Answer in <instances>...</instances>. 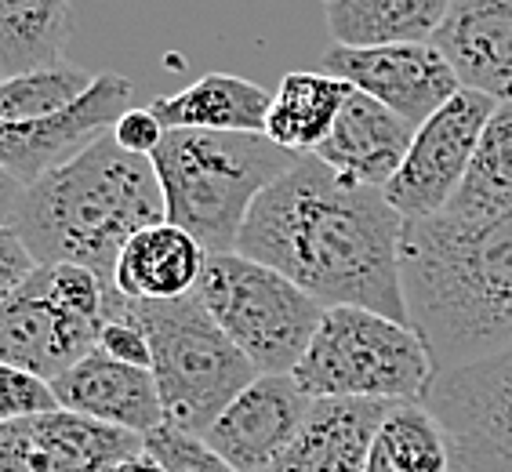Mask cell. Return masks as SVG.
Listing matches in <instances>:
<instances>
[{"mask_svg": "<svg viewBox=\"0 0 512 472\" xmlns=\"http://www.w3.org/2000/svg\"><path fill=\"white\" fill-rule=\"evenodd\" d=\"M269 95L262 84L233 73H207L189 88L149 102L168 131L200 128V131H266Z\"/></svg>", "mask_w": 512, "mask_h": 472, "instance_id": "obj_20", "label": "cell"}, {"mask_svg": "<svg viewBox=\"0 0 512 472\" xmlns=\"http://www.w3.org/2000/svg\"><path fill=\"white\" fill-rule=\"evenodd\" d=\"M37 255H33L26 240L11 226H0V298L11 295L19 284H26L37 273Z\"/></svg>", "mask_w": 512, "mask_h": 472, "instance_id": "obj_30", "label": "cell"}, {"mask_svg": "<svg viewBox=\"0 0 512 472\" xmlns=\"http://www.w3.org/2000/svg\"><path fill=\"white\" fill-rule=\"evenodd\" d=\"M164 135H168V128L160 124V117L149 106L146 109L131 106L128 113L113 124V138H117L120 146L131 149V153H146V157H153V149L164 142Z\"/></svg>", "mask_w": 512, "mask_h": 472, "instance_id": "obj_29", "label": "cell"}, {"mask_svg": "<svg viewBox=\"0 0 512 472\" xmlns=\"http://www.w3.org/2000/svg\"><path fill=\"white\" fill-rule=\"evenodd\" d=\"M197 295L258 374L295 371L327 313L306 287L244 251L207 255Z\"/></svg>", "mask_w": 512, "mask_h": 472, "instance_id": "obj_7", "label": "cell"}, {"mask_svg": "<svg viewBox=\"0 0 512 472\" xmlns=\"http://www.w3.org/2000/svg\"><path fill=\"white\" fill-rule=\"evenodd\" d=\"M291 374L313 400H422L436 367L429 345L404 320L364 305H327Z\"/></svg>", "mask_w": 512, "mask_h": 472, "instance_id": "obj_6", "label": "cell"}, {"mask_svg": "<svg viewBox=\"0 0 512 472\" xmlns=\"http://www.w3.org/2000/svg\"><path fill=\"white\" fill-rule=\"evenodd\" d=\"M55 393L69 411L120 425V429H131L138 436L157 433L160 425L168 422L157 374L149 367L124 364L102 349H91L80 364H73L62 378H55Z\"/></svg>", "mask_w": 512, "mask_h": 472, "instance_id": "obj_15", "label": "cell"}, {"mask_svg": "<svg viewBox=\"0 0 512 472\" xmlns=\"http://www.w3.org/2000/svg\"><path fill=\"white\" fill-rule=\"evenodd\" d=\"M207 251L189 229L153 222L138 229L117 258L113 287L128 298H182L193 295L204 276Z\"/></svg>", "mask_w": 512, "mask_h": 472, "instance_id": "obj_19", "label": "cell"}, {"mask_svg": "<svg viewBox=\"0 0 512 472\" xmlns=\"http://www.w3.org/2000/svg\"><path fill=\"white\" fill-rule=\"evenodd\" d=\"M146 451L157 454V462L168 472H237L204 436L186 433L168 422L146 436Z\"/></svg>", "mask_w": 512, "mask_h": 472, "instance_id": "obj_27", "label": "cell"}, {"mask_svg": "<svg viewBox=\"0 0 512 472\" xmlns=\"http://www.w3.org/2000/svg\"><path fill=\"white\" fill-rule=\"evenodd\" d=\"M327 73L349 80L353 88L375 95L382 106L422 128L436 109L465 88L458 69L433 40L425 44H378V48H349L335 44L324 59Z\"/></svg>", "mask_w": 512, "mask_h": 472, "instance_id": "obj_12", "label": "cell"}, {"mask_svg": "<svg viewBox=\"0 0 512 472\" xmlns=\"http://www.w3.org/2000/svg\"><path fill=\"white\" fill-rule=\"evenodd\" d=\"M91 84H95V73L69 66L66 59L55 66L19 73V77H4V84H0V124L59 113V109L73 106L80 95H88Z\"/></svg>", "mask_w": 512, "mask_h": 472, "instance_id": "obj_26", "label": "cell"}, {"mask_svg": "<svg viewBox=\"0 0 512 472\" xmlns=\"http://www.w3.org/2000/svg\"><path fill=\"white\" fill-rule=\"evenodd\" d=\"M353 95V84L335 73H316V69H298L287 73L269 102L266 135L276 146L291 149L298 157L316 153V146L331 135L345 99Z\"/></svg>", "mask_w": 512, "mask_h": 472, "instance_id": "obj_21", "label": "cell"}, {"mask_svg": "<svg viewBox=\"0 0 512 472\" xmlns=\"http://www.w3.org/2000/svg\"><path fill=\"white\" fill-rule=\"evenodd\" d=\"M298 153L276 146L266 131L175 128L153 149L168 222L189 229L215 251H237L255 200L284 175Z\"/></svg>", "mask_w": 512, "mask_h": 472, "instance_id": "obj_4", "label": "cell"}, {"mask_svg": "<svg viewBox=\"0 0 512 472\" xmlns=\"http://www.w3.org/2000/svg\"><path fill=\"white\" fill-rule=\"evenodd\" d=\"M309 407L313 396L295 382V374H258L218 414L204 440L237 472H266L291 447Z\"/></svg>", "mask_w": 512, "mask_h": 472, "instance_id": "obj_14", "label": "cell"}, {"mask_svg": "<svg viewBox=\"0 0 512 472\" xmlns=\"http://www.w3.org/2000/svg\"><path fill=\"white\" fill-rule=\"evenodd\" d=\"M404 298L436 374L512 345V211L407 222Z\"/></svg>", "mask_w": 512, "mask_h": 472, "instance_id": "obj_2", "label": "cell"}, {"mask_svg": "<svg viewBox=\"0 0 512 472\" xmlns=\"http://www.w3.org/2000/svg\"><path fill=\"white\" fill-rule=\"evenodd\" d=\"M433 44L465 88L498 102L512 99V0H454Z\"/></svg>", "mask_w": 512, "mask_h": 472, "instance_id": "obj_18", "label": "cell"}, {"mask_svg": "<svg viewBox=\"0 0 512 472\" xmlns=\"http://www.w3.org/2000/svg\"><path fill=\"white\" fill-rule=\"evenodd\" d=\"M324 4H331V0H324Z\"/></svg>", "mask_w": 512, "mask_h": 472, "instance_id": "obj_32", "label": "cell"}, {"mask_svg": "<svg viewBox=\"0 0 512 472\" xmlns=\"http://www.w3.org/2000/svg\"><path fill=\"white\" fill-rule=\"evenodd\" d=\"M131 313L149 335L168 425L204 436L255 382L258 367L222 331L197 291L182 298H131Z\"/></svg>", "mask_w": 512, "mask_h": 472, "instance_id": "obj_5", "label": "cell"}, {"mask_svg": "<svg viewBox=\"0 0 512 472\" xmlns=\"http://www.w3.org/2000/svg\"><path fill=\"white\" fill-rule=\"evenodd\" d=\"M69 37H73V0H0L4 77L62 62Z\"/></svg>", "mask_w": 512, "mask_h": 472, "instance_id": "obj_24", "label": "cell"}, {"mask_svg": "<svg viewBox=\"0 0 512 472\" xmlns=\"http://www.w3.org/2000/svg\"><path fill=\"white\" fill-rule=\"evenodd\" d=\"M109 295L95 269L73 262H40L37 273L0 298V360L44 378H62L91 349H99Z\"/></svg>", "mask_w": 512, "mask_h": 472, "instance_id": "obj_8", "label": "cell"}, {"mask_svg": "<svg viewBox=\"0 0 512 472\" xmlns=\"http://www.w3.org/2000/svg\"><path fill=\"white\" fill-rule=\"evenodd\" d=\"M414 131L418 128L407 117L382 106L375 95L353 88L331 135L316 146L313 157H320L327 168H335L349 182L385 189L407 160Z\"/></svg>", "mask_w": 512, "mask_h": 472, "instance_id": "obj_16", "label": "cell"}, {"mask_svg": "<svg viewBox=\"0 0 512 472\" xmlns=\"http://www.w3.org/2000/svg\"><path fill=\"white\" fill-rule=\"evenodd\" d=\"M364 472H465V465L433 407L396 400L378 425Z\"/></svg>", "mask_w": 512, "mask_h": 472, "instance_id": "obj_22", "label": "cell"}, {"mask_svg": "<svg viewBox=\"0 0 512 472\" xmlns=\"http://www.w3.org/2000/svg\"><path fill=\"white\" fill-rule=\"evenodd\" d=\"M422 400L447 425L465 472H512V345L440 371Z\"/></svg>", "mask_w": 512, "mask_h": 472, "instance_id": "obj_9", "label": "cell"}, {"mask_svg": "<svg viewBox=\"0 0 512 472\" xmlns=\"http://www.w3.org/2000/svg\"><path fill=\"white\" fill-rule=\"evenodd\" d=\"M502 211H512V99L494 106L462 186L440 215L480 222Z\"/></svg>", "mask_w": 512, "mask_h": 472, "instance_id": "obj_25", "label": "cell"}, {"mask_svg": "<svg viewBox=\"0 0 512 472\" xmlns=\"http://www.w3.org/2000/svg\"><path fill=\"white\" fill-rule=\"evenodd\" d=\"M494 106H498V99H491V95L462 88L447 106L436 109L433 117L414 131L407 160L400 164L393 182L385 186L389 204L407 222L433 218L451 204Z\"/></svg>", "mask_w": 512, "mask_h": 472, "instance_id": "obj_10", "label": "cell"}, {"mask_svg": "<svg viewBox=\"0 0 512 472\" xmlns=\"http://www.w3.org/2000/svg\"><path fill=\"white\" fill-rule=\"evenodd\" d=\"M138 451L146 436L69 407L0 422V472H109Z\"/></svg>", "mask_w": 512, "mask_h": 472, "instance_id": "obj_13", "label": "cell"}, {"mask_svg": "<svg viewBox=\"0 0 512 472\" xmlns=\"http://www.w3.org/2000/svg\"><path fill=\"white\" fill-rule=\"evenodd\" d=\"M454 0H331L327 30L335 44H425L451 15Z\"/></svg>", "mask_w": 512, "mask_h": 472, "instance_id": "obj_23", "label": "cell"}, {"mask_svg": "<svg viewBox=\"0 0 512 472\" xmlns=\"http://www.w3.org/2000/svg\"><path fill=\"white\" fill-rule=\"evenodd\" d=\"M109 472H168V469L157 462V454L138 451V454H131V458H124L120 465H113Z\"/></svg>", "mask_w": 512, "mask_h": 472, "instance_id": "obj_31", "label": "cell"}, {"mask_svg": "<svg viewBox=\"0 0 512 472\" xmlns=\"http://www.w3.org/2000/svg\"><path fill=\"white\" fill-rule=\"evenodd\" d=\"M404 226L385 189L349 182L309 153L255 200L237 251L280 269L324 305H364L411 324Z\"/></svg>", "mask_w": 512, "mask_h": 472, "instance_id": "obj_1", "label": "cell"}, {"mask_svg": "<svg viewBox=\"0 0 512 472\" xmlns=\"http://www.w3.org/2000/svg\"><path fill=\"white\" fill-rule=\"evenodd\" d=\"M131 102H135L131 80L117 77V73H102V77H95L88 95H80L73 106L48 113V117L0 124L4 175L15 178L19 186L37 182L40 175L80 157L102 135H109L113 124L131 109Z\"/></svg>", "mask_w": 512, "mask_h": 472, "instance_id": "obj_11", "label": "cell"}, {"mask_svg": "<svg viewBox=\"0 0 512 472\" xmlns=\"http://www.w3.org/2000/svg\"><path fill=\"white\" fill-rule=\"evenodd\" d=\"M164 218L153 157L124 149L113 131L30 186L4 175V226L26 240L37 262L88 266L106 284L131 236Z\"/></svg>", "mask_w": 512, "mask_h": 472, "instance_id": "obj_3", "label": "cell"}, {"mask_svg": "<svg viewBox=\"0 0 512 472\" xmlns=\"http://www.w3.org/2000/svg\"><path fill=\"white\" fill-rule=\"evenodd\" d=\"M62 400L55 393V382L37 371L15 364H0V422L11 418H33V414L59 411Z\"/></svg>", "mask_w": 512, "mask_h": 472, "instance_id": "obj_28", "label": "cell"}, {"mask_svg": "<svg viewBox=\"0 0 512 472\" xmlns=\"http://www.w3.org/2000/svg\"><path fill=\"white\" fill-rule=\"evenodd\" d=\"M396 400H313L306 422L266 472H364L382 418Z\"/></svg>", "mask_w": 512, "mask_h": 472, "instance_id": "obj_17", "label": "cell"}]
</instances>
